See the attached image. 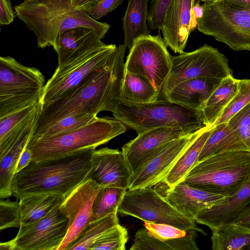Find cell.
I'll list each match as a JSON object with an SVG mask.
<instances>
[{
    "instance_id": "cell-1",
    "label": "cell",
    "mask_w": 250,
    "mask_h": 250,
    "mask_svg": "<svg viewBox=\"0 0 250 250\" xmlns=\"http://www.w3.org/2000/svg\"><path fill=\"white\" fill-rule=\"evenodd\" d=\"M126 46L120 44L104 67L92 78L60 98L42 104L32 136L68 116L116 112L125 76Z\"/></svg>"
},
{
    "instance_id": "cell-2",
    "label": "cell",
    "mask_w": 250,
    "mask_h": 250,
    "mask_svg": "<svg viewBox=\"0 0 250 250\" xmlns=\"http://www.w3.org/2000/svg\"><path fill=\"white\" fill-rule=\"evenodd\" d=\"M94 149L82 150L45 161H31L15 174L12 184L13 196L18 199L36 194L66 196L85 181Z\"/></svg>"
},
{
    "instance_id": "cell-3",
    "label": "cell",
    "mask_w": 250,
    "mask_h": 250,
    "mask_svg": "<svg viewBox=\"0 0 250 250\" xmlns=\"http://www.w3.org/2000/svg\"><path fill=\"white\" fill-rule=\"evenodd\" d=\"M14 9L16 16L36 35L38 46L41 48L52 46L55 51L60 35L73 28H92L102 39L110 27L85 11L75 9L70 0H24Z\"/></svg>"
},
{
    "instance_id": "cell-4",
    "label": "cell",
    "mask_w": 250,
    "mask_h": 250,
    "mask_svg": "<svg viewBox=\"0 0 250 250\" xmlns=\"http://www.w3.org/2000/svg\"><path fill=\"white\" fill-rule=\"evenodd\" d=\"M188 186L230 197L250 182V151L222 152L198 161L183 180Z\"/></svg>"
},
{
    "instance_id": "cell-5",
    "label": "cell",
    "mask_w": 250,
    "mask_h": 250,
    "mask_svg": "<svg viewBox=\"0 0 250 250\" xmlns=\"http://www.w3.org/2000/svg\"><path fill=\"white\" fill-rule=\"evenodd\" d=\"M121 121L105 116L98 117L79 129L50 137H31L26 146L32 153V161L61 157L86 149H95L126 131Z\"/></svg>"
},
{
    "instance_id": "cell-6",
    "label": "cell",
    "mask_w": 250,
    "mask_h": 250,
    "mask_svg": "<svg viewBox=\"0 0 250 250\" xmlns=\"http://www.w3.org/2000/svg\"><path fill=\"white\" fill-rule=\"evenodd\" d=\"M113 114L138 134L161 127L193 132L205 126L202 111L165 99L144 104L120 101L116 112Z\"/></svg>"
},
{
    "instance_id": "cell-7",
    "label": "cell",
    "mask_w": 250,
    "mask_h": 250,
    "mask_svg": "<svg viewBox=\"0 0 250 250\" xmlns=\"http://www.w3.org/2000/svg\"><path fill=\"white\" fill-rule=\"evenodd\" d=\"M197 28L234 51H250V9L227 0L205 2Z\"/></svg>"
},
{
    "instance_id": "cell-8",
    "label": "cell",
    "mask_w": 250,
    "mask_h": 250,
    "mask_svg": "<svg viewBox=\"0 0 250 250\" xmlns=\"http://www.w3.org/2000/svg\"><path fill=\"white\" fill-rule=\"evenodd\" d=\"M44 77L33 67L10 57L0 58V117L40 102Z\"/></svg>"
},
{
    "instance_id": "cell-9",
    "label": "cell",
    "mask_w": 250,
    "mask_h": 250,
    "mask_svg": "<svg viewBox=\"0 0 250 250\" xmlns=\"http://www.w3.org/2000/svg\"><path fill=\"white\" fill-rule=\"evenodd\" d=\"M118 212L144 222L167 224L186 231L207 234L197 227L195 220L178 212L165 196L150 187L127 189Z\"/></svg>"
},
{
    "instance_id": "cell-10",
    "label": "cell",
    "mask_w": 250,
    "mask_h": 250,
    "mask_svg": "<svg viewBox=\"0 0 250 250\" xmlns=\"http://www.w3.org/2000/svg\"><path fill=\"white\" fill-rule=\"evenodd\" d=\"M172 66L159 95L163 97L174 86L185 81L208 77L223 79L232 75L226 56L207 44L189 52L171 56Z\"/></svg>"
},
{
    "instance_id": "cell-11",
    "label": "cell",
    "mask_w": 250,
    "mask_h": 250,
    "mask_svg": "<svg viewBox=\"0 0 250 250\" xmlns=\"http://www.w3.org/2000/svg\"><path fill=\"white\" fill-rule=\"evenodd\" d=\"M172 66L171 56L161 34L138 38L130 48L125 71L146 77L159 92Z\"/></svg>"
},
{
    "instance_id": "cell-12",
    "label": "cell",
    "mask_w": 250,
    "mask_h": 250,
    "mask_svg": "<svg viewBox=\"0 0 250 250\" xmlns=\"http://www.w3.org/2000/svg\"><path fill=\"white\" fill-rule=\"evenodd\" d=\"M56 207L42 219L21 225L12 240L1 242V250H58L68 229V219Z\"/></svg>"
},
{
    "instance_id": "cell-13",
    "label": "cell",
    "mask_w": 250,
    "mask_h": 250,
    "mask_svg": "<svg viewBox=\"0 0 250 250\" xmlns=\"http://www.w3.org/2000/svg\"><path fill=\"white\" fill-rule=\"evenodd\" d=\"M117 47L109 44L61 69L45 84L41 104L56 100L92 78L105 66Z\"/></svg>"
},
{
    "instance_id": "cell-14",
    "label": "cell",
    "mask_w": 250,
    "mask_h": 250,
    "mask_svg": "<svg viewBox=\"0 0 250 250\" xmlns=\"http://www.w3.org/2000/svg\"><path fill=\"white\" fill-rule=\"evenodd\" d=\"M208 126L205 125L153 151L132 173L127 189L152 187L162 182L186 149Z\"/></svg>"
},
{
    "instance_id": "cell-15",
    "label": "cell",
    "mask_w": 250,
    "mask_h": 250,
    "mask_svg": "<svg viewBox=\"0 0 250 250\" xmlns=\"http://www.w3.org/2000/svg\"><path fill=\"white\" fill-rule=\"evenodd\" d=\"M101 188L87 180L63 197L59 208L68 219V229L58 250H65L90 223L93 202Z\"/></svg>"
},
{
    "instance_id": "cell-16",
    "label": "cell",
    "mask_w": 250,
    "mask_h": 250,
    "mask_svg": "<svg viewBox=\"0 0 250 250\" xmlns=\"http://www.w3.org/2000/svg\"><path fill=\"white\" fill-rule=\"evenodd\" d=\"M131 175L122 150L104 147L92 151L90 168L85 180H93L102 188L127 189Z\"/></svg>"
},
{
    "instance_id": "cell-17",
    "label": "cell",
    "mask_w": 250,
    "mask_h": 250,
    "mask_svg": "<svg viewBox=\"0 0 250 250\" xmlns=\"http://www.w3.org/2000/svg\"><path fill=\"white\" fill-rule=\"evenodd\" d=\"M97 32L86 27L73 28L62 33L57 40L55 51L61 69L84 57L107 46Z\"/></svg>"
},
{
    "instance_id": "cell-18",
    "label": "cell",
    "mask_w": 250,
    "mask_h": 250,
    "mask_svg": "<svg viewBox=\"0 0 250 250\" xmlns=\"http://www.w3.org/2000/svg\"><path fill=\"white\" fill-rule=\"evenodd\" d=\"M195 0H173L160 30L167 46L175 53L184 52L190 34Z\"/></svg>"
},
{
    "instance_id": "cell-19",
    "label": "cell",
    "mask_w": 250,
    "mask_h": 250,
    "mask_svg": "<svg viewBox=\"0 0 250 250\" xmlns=\"http://www.w3.org/2000/svg\"><path fill=\"white\" fill-rule=\"evenodd\" d=\"M191 132L185 130L161 127L138 134L122 147L132 173L153 151L163 145Z\"/></svg>"
},
{
    "instance_id": "cell-20",
    "label": "cell",
    "mask_w": 250,
    "mask_h": 250,
    "mask_svg": "<svg viewBox=\"0 0 250 250\" xmlns=\"http://www.w3.org/2000/svg\"><path fill=\"white\" fill-rule=\"evenodd\" d=\"M165 197L178 212L195 221L199 213L225 197L191 187L182 181L168 188Z\"/></svg>"
},
{
    "instance_id": "cell-21",
    "label": "cell",
    "mask_w": 250,
    "mask_h": 250,
    "mask_svg": "<svg viewBox=\"0 0 250 250\" xmlns=\"http://www.w3.org/2000/svg\"><path fill=\"white\" fill-rule=\"evenodd\" d=\"M250 204V182L233 195L222 200L198 214L196 222L213 230L220 226L234 223L238 215Z\"/></svg>"
},
{
    "instance_id": "cell-22",
    "label": "cell",
    "mask_w": 250,
    "mask_h": 250,
    "mask_svg": "<svg viewBox=\"0 0 250 250\" xmlns=\"http://www.w3.org/2000/svg\"><path fill=\"white\" fill-rule=\"evenodd\" d=\"M221 81V79L208 77L188 80L174 86L162 99L202 111Z\"/></svg>"
},
{
    "instance_id": "cell-23",
    "label": "cell",
    "mask_w": 250,
    "mask_h": 250,
    "mask_svg": "<svg viewBox=\"0 0 250 250\" xmlns=\"http://www.w3.org/2000/svg\"><path fill=\"white\" fill-rule=\"evenodd\" d=\"M36 123L31 124L14 143L0 153V199L13 196L12 184L18 162L33 134Z\"/></svg>"
},
{
    "instance_id": "cell-24",
    "label": "cell",
    "mask_w": 250,
    "mask_h": 250,
    "mask_svg": "<svg viewBox=\"0 0 250 250\" xmlns=\"http://www.w3.org/2000/svg\"><path fill=\"white\" fill-rule=\"evenodd\" d=\"M40 107L39 102L0 117V153L9 147L36 122Z\"/></svg>"
},
{
    "instance_id": "cell-25",
    "label": "cell",
    "mask_w": 250,
    "mask_h": 250,
    "mask_svg": "<svg viewBox=\"0 0 250 250\" xmlns=\"http://www.w3.org/2000/svg\"><path fill=\"white\" fill-rule=\"evenodd\" d=\"M149 0H129L123 18L124 43L130 48L139 38L150 34L147 25Z\"/></svg>"
},
{
    "instance_id": "cell-26",
    "label": "cell",
    "mask_w": 250,
    "mask_h": 250,
    "mask_svg": "<svg viewBox=\"0 0 250 250\" xmlns=\"http://www.w3.org/2000/svg\"><path fill=\"white\" fill-rule=\"evenodd\" d=\"M236 150L250 151L228 123H221L212 127L201 151L198 161L214 154Z\"/></svg>"
},
{
    "instance_id": "cell-27",
    "label": "cell",
    "mask_w": 250,
    "mask_h": 250,
    "mask_svg": "<svg viewBox=\"0 0 250 250\" xmlns=\"http://www.w3.org/2000/svg\"><path fill=\"white\" fill-rule=\"evenodd\" d=\"M239 80L232 75L222 80L220 84L210 96L202 111L203 124L213 126L225 108L237 93Z\"/></svg>"
},
{
    "instance_id": "cell-28",
    "label": "cell",
    "mask_w": 250,
    "mask_h": 250,
    "mask_svg": "<svg viewBox=\"0 0 250 250\" xmlns=\"http://www.w3.org/2000/svg\"><path fill=\"white\" fill-rule=\"evenodd\" d=\"M212 126L203 131L186 149L162 182L171 188L184 180L198 161L201 151L207 141Z\"/></svg>"
},
{
    "instance_id": "cell-29",
    "label": "cell",
    "mask_w": 250,
    "mask_h": 250,
    "mask_svg": "<svg viewBox=\"0 0 250 250\" xmlns=\"http://www.w3.org/2000/svg\"><path fill=\"white\" fill-rule=\"evenodd\" d=\"M197 232L183 237L161 240L151 236L148 230L141 229L135 234L130 250H199L195 239Z\"/></svg>"
},
{
    "instance_id": "cell-30",
    "label": "cell",
    "mask_w": 250,
    "mask_h": 250,
    "mask_svg": "<svg viewBox=\"0 0 250 250\" xmlns=\"http://www.w3.org/2000/svg\"><path fill=\"white\" fill-rule=\"evenodd\" d=\"M159 92L145 77L125 71L120 101L126 103L144 104L159 99Z\"/></svg>"
},
{
    "instance_id": "cell-31",
    "label": "cell",
    "mask_w": 250,
    "mask_h": 250,
    "mask_svg": "<svg viewBox=\"0 0 250 250\" xmlns=\"http://www.w3.org/2000/svg\"><path fill=\"white\" fill-rule=\"evenodd\" d=\"M211 231L213 250H245L250 242V228L235 223L223 224Z\"/></svg>"
},
{
    "instance_id": "cell-32",
    "label": "cell",
    "mask_w": 250,
    "mask_h": 250,
    "mask_svg": "<svg viewBox=\"0 0 250 250\" xmlns=\"http://www.w3.org/2000/svg\"><path fill=\"white\" fill-rule=\"evenodd\" d=\"M63 197L36 194L20 199L21 225H26L42 219L60 205Z\"/></svg>"
},
{
    "instance_id": "cell-33",
    "label": "cell",
    "mask_w": 250,
    "mask_h": 250,
    "mask_svg": "<svg viewBox=\"0 0 250 250\" xmlns=\"http://www.w3.org/2000/svg\"><path fill=\"white\" fill-rule=\"evenodd\" d=\"M118 224L117 212L112 213L90 222L65 250H90L92 246L101 236Z\"/></svg>"
},
{
    "instance_id": "cell-34",
    "label": "cell",
    "mask_w": 250,
    "mask_h": 250,
    "mask_svg": "<svg viewBox=\"0 0 250 250\" xmlns=\"http://www.w3.org/2000/svg\"><path fill=\"white\" fill-rule=\"evenodd\" d=\"M126 190V188L118 187L102 188L93 202L90 222L112 213H117Z\"/></svg>"
},
{
    "instance_id": "cell-35",
    "label": "cell",
    "mask_w": 250,
    "mask_h": 250,
    "mask_svg": "<svg viewBox=\"0 0 250 250\" xmlns=\"http://www.w3.org/2000/svg\"><path fill=\"white\" fill-rule=\"evenodd\" d=\"M98 117L92 114H78L65 117L41 130L38 137H50L82 127L95 121Z\"/></svg>"
},
{
    "instance_id": "cell-36",
    "label": "cell",
    "mask_w": 250,
    "mask_h": 250,
    "mask_svg": "<svg viewBox=\"0 0 250 250\" xmlns=\"http://www.w3.org/2000/svg\"><path fill=\"white\" fill-rule=\"evenodd\" d=\"M128 239L126 229L118 224L101 236L90 250H125Z\"/></svg>"
},
{
    "instance_id": "cell-37",
    "label": "cell",
    "mask_w": 250,
    "mask_h": 250,
    "mask_svg": "<svg viewBox=\"0 0 250 250\" xmlns=\"http://www.w3.org/2000/svg\"><path fill=\"white\" fill-rule=\"evenodd\" d=\"M250 103V79L239 80L237 93L214 124L228 123L240 110Z\"/></svg>"
},
{
    "instance_id": "cell-38",
    "label": "cell",
    "mask_w": 250,
    "mask_h": 250,
    "mask_svg": "<svg viewBox=\"0 0 250 250\" xmlns=\"http://www.w3.org/2000/svg\"><path fill=\"white\" fill-rule=\"evenodd\" d=\"M19 202L9 199L0 200V229L18 228L21 226Z\"/></svg>"
},
{
    "instance_id": "cell-39",
    "label": "cell",
    "mask_w": 250,
    "mask_h": 250,
    "mask_svg": "<svg viewBox=\"0 0 250 250\" xmlns=\"http://www.w3.org/2000/svg\"><path fill=\"white\" fill-rule=\"evenodd\" d=\"M250 151V103L228 122Z\"/></svg>"
},
{
    "instance_id": "cell-40",
    "label": "cell",
    "mask_w": 250,
    "mask_h": 250,
    "mask_svg": "<svg viewBox=\"0 0 250 250\" xmlns=\"http://www.w3.org/2000/svg\"><path fill=\"white\" fill-rule=\"evenodd\" d=\"M145 222V228L153 237L161 240H168L183 237L196 231H188L171 225Z\"/></svg>"
},
{
    "instance_id": "cell-41",
    "label": "cell",
    "mask_w": 250,
    "mask_h": 250,
    "mask_svg": "<svg viewBox=\"0 0 250 250\" xmlns=\"http://www.w3.org/2000/svg\"><path fill=\"white\" fill-rule=\"evenodd\" d=\"M173 0H152L148 10L147 25L151 30H160L166 14Z\"/></svg>"
},
{
    "instance_id": "cell-42",
    "label": "cell",
    "mask_w": 250,
    "mask_h": 250,
    "mask_svg": "<svg viewBox=\"0 0 250 250\" xmlns=\"http://www.w3.org/2000/svg\"><path fill=\"white\" fill-rule=\"evenodd\" d=\"M124 0H99L85 10L95 20L102 18L121 5Z\"/></svg>"
},
{
    "instance_id": "cell-43",
    "label": "cell",
    "mask_w": 250,
    "mask_h": 250,
    "mask_svg": "<svg viewBox=\"0 0 250 250\" xmlns=\"http://www.w3.org/2000/svg\"><path fill=\"white\" fill-rule=\"evenodd\" d=\"M16 16L10 0H0V24L9 25Z\"/></svg>"
},
{
    "instance_id": "cell-44",
    "label": "cell",
    "mask_w": 250,
    "mask_h": 250,
    "mask_svg": "<svg viewBox=\"0 0 250 250\" xmlns=\"http://www.w3.org/2000/svg\"><path fill=\"white\" fill-rule=\"evenodd\" d=\"M32 156L31 151L27 147H25L18 160L16 173L21 171L31 162Z\"/></svg>"
},
{
    "instance_id": "cell-45",
    "label": "cell",
    "mask_w": 250,
    "mask_h": 250,
    "mask_svg": "<svg viewBox=\"0 0 250 250\" xmlns=\"http://www.w3.org/2000/svg\"><path fill=\"white\" fill-rule=\"evenodd\" d=\"M234 223L250 228V204L238 215Z\"/></svg>"
},
{
    "instance_id": "cell-46",
    "label": "cell",
    "mask_w": 250,
    "mask_h": 250,
    "mask_svg": "<svg viewBox=\"0 0 250 250\" xmlns=\"http://www.w3.org/2000/svg\"><path fill=\"white\" fill-rule=\"evenodd\" d=\"M99 0H70L72 6L76 9L86 10Z\"/></svg>"
},
{
    "instance_id": "cell-47",
    "label": "cell",
    "mask_w": 250,
    "mask_h": 250,
    "mask_svg": "<svg viewBox=\"0 0 250 250\" xmlns=\"http://www.w3.org/2000/svg\"><path fill=\"white\" fill-rule=\"evenodd\" d=\"M229 2L250 9V0H227Z\"/></svg>"
},
{
    "instance_id": "cell-48",
    "label": "cell",
    "mask_w": 250,
    "mask_h": 250,
    "mask_svg": "<svg viewBox=\"0 0 250 250\" xmlns=\"http://www.w3.org/2000/svg\"><path fill=\"white\" fill-rule=\"evenodd\" d=\"M245 250H250V242L249 244L246 246Z\"/></svg>"
},
{
    "instance_id": "cell-49",
    "label": "cell",
    "mask_w": 250,
    "mask_h": 250,
    "mask_svg": "<svg viewBox=\"0 0 250 250\" xmlns=\"http://www.w3.org/2000/svg\"><path fill=\"white\" fill-rule=\"evenodd\" d=\"M200 0L202 1L206 2V1H210V0Z\"/></svg>"
},
{
    "instance_id": "cell-50",
    "label": "cell",
    "mask_w": 250,
    "mask_h": 250,
    "mask_svg": "<svg viewBox=\"0 0 250 250\" xmlns=\"http://www.w3.org/2000/svg\"></svg>"
}]
</instances>
